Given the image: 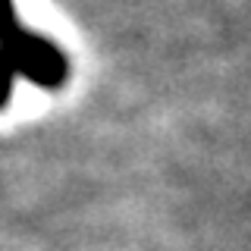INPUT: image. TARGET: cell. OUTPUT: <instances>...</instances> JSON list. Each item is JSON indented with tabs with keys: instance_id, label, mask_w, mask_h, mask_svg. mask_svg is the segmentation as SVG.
Instances as JSON below:
<instances>
[{
	"instance_id": "cell-3",
	"label": "cell",
	"mask_w": 251,
	"mask_h": 251,
	"mask_svg": "<svg viewBox=\"0 0 251 251\" xmlns=\"http://www.w3.org/2000/svg\"><path fill=\"white\" fill-rule=\"evenodd\" d=\"M16 10H13V0H0V22H6V19H13Z\"/></svg>"
},
{
	"instance_id": "cell-2",
	"label": "cell",
	"mask_w": 251,
	"mask_h": 251,
	"mask_svg": "<svg viewBox=\"0 0 251 251\" xmlns=\"http://www.w3.org/2000/svg\"><path fill=\"white\" fill-rule=\"evenodd\" d=\"M13 82H16V75L10 73V69L0 63V110H3L6 104H10V94H13Z\"/></svg>"
},
{
	"instance_id": "cell-1",
	"label": "cell",
	"mask_w": 251,
	"mask_h": 251,
	"mask_svg": "<svg viewBox=\"0 0 251 251\" xmlns=\"http://www.w3.org/2000/svg\"><path fill=\"white\" fill-rule=\"evenodd\" d=\"M0 63L25 82L38 85V88L57 91L63 88L69 75V60L53 41H47L44 35H35L22 25L19 19L0 22Z\"/></svg>"
}]
</instances>
